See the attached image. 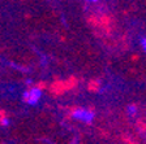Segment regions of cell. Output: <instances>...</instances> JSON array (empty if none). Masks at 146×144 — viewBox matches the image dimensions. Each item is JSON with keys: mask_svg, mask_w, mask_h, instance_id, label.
Returning a JSON list of instances; mask_svg holds the SVG:
<instances>
[{"mask_svg": "<svg viewBox=\"0 0 146 144\" xmlns=\"http://www.w3.org/2000/svg\"><path fill=\"white\" fill-rule=\"evenodd\" d=\"M73 118L81 121L84 123H91L93 120H94V113L91 110H88V109H82V108H77L73 109L72 114H70Z\"/></svg>", "mask_w": 146, "mask_h": 144, "instance_id": "6da1fadb", "label": "cell"}, {"mask_svg": "<svg viewBox=\"0 0 146 144\" xmlns=\"http://www.w3.org/2000/svg\"><path fill=\"white\" fill-rule=\"evenodd\" d=\"M40 96H42V88H40V87H33V88H30L29 91L24 92L22 99H24L27 104L35 105L36 103L39 101Z\"/></svg>", "mask_w": 146, "mask_h": 144, "instance_id": "7a4b0ae2", "label": "cell"}, {"mask_svg": "<svg viewBox=\"0 0 146 144\" xmlns=\"http://www.w3.org/2000/svg\"><path fill=\"white\" fill-rule=\"evenodd\" d=\"M128 113L131 114V116H134L137 113V107L136 105H129L128 107Z\"/></svg>", "mask_w": 146, "mask_h": 144, "instance_id": "3957f363", "label": "cell"}, {"mask_svg": "<svg viewBox=\"0 0 146 144\" xmlns=\"http://www.w3.org/2000/svg\"><path fill=\"white\" fill-rule=\"evenodd\" d=\"M9 123H11V121H9V118H7V117H3L1 120H0V125H1L3 127H7Z\"/></svg>", "mask_w": 146, "mask_h": 144, "instance_id": "277c9868", "label": "cell"}, {"mask_svg": "<svg viewBox=\"0 0 146 144\" xmlns=\"http://www.w3.org/2000/svg\"><path fill=\"white\" fill-rule=\"evenodd\" d=\"M141 44H142L143 51L146 52V38H142V39H141Z\"/></svg>", "mask_w": 146, "mask_h": 144, "instance_id": "5b68a950", "label": "cell"}, {"mask_svg": "<svg viewBox=\"0 0 146 144\" xmlns=\"http://www.w3.org/2000/svg\"><path fill=\"white\" fill-rule=\"evenodd\" d=\"M31 83H33V81H31V79H27V81H26V84H31Z\"/></svg>", "mask_w": 146, "mask_h": 144, "instance_id": "8992f818", "label": "cell"}, {"mask_svg": "<svg viewBox=\"0 0 146 144\" xmlns=\"http://www.w3.org/2000/svg\"><path fill=\"white\" fill-rule=\"evenodd\" d=\"M91 1H93V3H97V1H98V0H91Z\"/></svg>", "mask_w": 146, "mask_h": 144, "instance_id": "52a82bcc", "label": "cell"}]
</instances>
